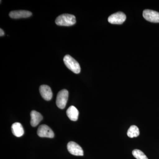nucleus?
<instances>
[{
	"label": "nucleus",
	"instance_id": "f257e3e1",
	"mask_svg": "<svg viewBox=\"0 0 159 159\" xmlns=\"http://www.w3.org/2000/svg\"><path fill=\"white\" fill-rule=\"evenodd\" d=\"M76 23V17L73 15L64 14L60 15L55 20V23L58 26H71Z\"/></svg>",
	"mask_w": 159,
	"mask_h": 159
},
{
	"label": "nucleus",
	"instance_id": "f03ea898",
	"mask_svg": "<svg viewBox=\"0 0 159 159\" xmlns=\"http://www.w3.org/2000/svg\"><path fill=\"white\" fill-rule=\"evenodd\" d=\"M63 61L66 66L75 74H78L80 72V67L76 60L70 55H66L63 58Z\"/></svg>",
	"mask_w": 159,
	"mask_h": 159
},
{
	"label": "nucleus",
	"instance_id": "7ed1b4c3",
	"mask_svg": "<svg viewBox=\"0 0 159 159\" xmlns=\"http://www.w3.org/2000/svg\"><path fill=\"white\" fill-rule=\"evenodd\" d=\"M69 92L66 89L61 90L57 95L56 104L58 108L63 109L66 107L68 99Z\"/></svg>",
	"mask_w": 159,
	"mask_h": 159
},
{
	"label": "nucleus",
	"instance_id": "20e7f679",
	"mask_svg": "<svg viewBox=\"0 0 159 159\" xmlns=\"http://www.w3.org/2000/svg\"><path fill=\"white\" fill-rule=\"evenodd\" d=\"M126 17L122 12H117L111 15L108 18L109 22L115 25H121L125 22Z\"/></svg>",
	"mask_w": 159,
	"mask_h": 159
},
{
	"label": "nucleus",
	"instance_id": "39448f33",
	"mask_svg": "<svg viewBox=\"0 0 159 159\" xmlns=\"http://www.w3.org/2000/svg\"><path fill=\"white\" fill-rule=\"evenodd\" d=\"M67 149L70 153L77 156H82L84 151L82 148L76 142H70L67 144Z\"/></svg>",
	"mask_w": 159,
	"mask_h": 159
},
{
	"label": "nucleus",
	"instance_id": "423d86ee",
	"mask_svg": "<svg viewBox=\"0 0 159 159\" xmlns=\"http://www.w3.org/2000/svg\"><path fill=\"white\" fill-rule=\"evenodd\" d=\"M37 134L41 138H53L54 136V132L48 125H42L39 126L37 130Z\"/></svg>",
	"mask_w": 159,
	"mask_h": 159
},
{
	"label": "nucleus",
	"instance_id": "0eeeda50",
	"mask_svg": "<svg viewBox=\"0 0 159 159\" xmlns=\"http://www.w3.org/2000/svg\"><path fill=\"white\" fill-rule=\"evenodd\" d=\"M143 16L145 20L152 23H159V12L149 9L143 11Z\"/></svg>",
	"mask_w": 159,
	"mask_h": 159
},
{
	"label": "nucleus",
	"instance_id": "6e6552de",
	"mask_svg": "<svg viewBox=\"0 0 159 159\" xmlns=\"http://www.w3.org/2000/svg\"><path fill=\"white\" fill-rule=\"evenodd\" d=\"M32 15V13L30 11L27 10H16L10 11L9 16L11 18L19 19L22 18L30 17Z\"/></svg>",
	"mask_w": 159,
	"mask_h": 159
},
{
	"label": "nucleus",
	"instance_id": "1a4fd4ad",
	"mask_svg": "<svg viewBox=\"0 0 159 159\" xmlns=\"http://www.w3.org/2000/svg\"><path fill=\"white\" fill-rule=\"evenodd\" d=\"M39 92L42 97L45 100L49 101L52 99L53 93H52L51 88L49 86L47 85L40 86L39 88Z\"/></svg>",
	"mask_w": 159,
	"mask_h": 159
},
{
	"label": "nucleus",
	"instance_id": "9d476101",
	"mask_svg": "<svg viewBox=\"0 0 159 159\" xmlns=\"http://www.w3.org/2000/svg\"><path fill=\"white\" fill-rule=\"evenodd\" d=\"M31 125L33 127L37 126L42 120L43 116L41 114L35 111H31Z\"/></svg>",
	"mask_w": 159,
	"mask_h": 159
},
{
	"label": "nucleus",
	"instance_id": "9b49d317",
	"mask_svg": "<svg viewBox=\"0 0 159 159\" xmlns=\"http://www.w3.org/2000/svg\"><path fill=\"white\" fill-rule=\"evenodd\" d=\"M11 131L14 135L20 137L24 134V130L22 125L19 122H15L11 125Z\"/></svg>",
	"mask_w": 159,
	"mask_h": 159
},
{
	"label": "nucleus",
	"instance_id": "f8f14e48",
	"mask_svg": "<svg viewBox=\"0 0 159 159\" xmlns=\"http://www.w3.org/2000/svg\"><path fill=\"white\" fill-rule=\"evenodd\" d=\"M66 114L69 119L73 121H77L79 116V111L74 106H71L66 111Z\"/></svg>",
	"mask_w": 159,
	"mask_h": 159
},
{
	"label": "nucleus",
	"instance_id": "ddd939ff",
	"mask_svg": "<svg viewBox=\"0 0 159 159\" xmlns=\"http://www.w3.org/2000/svg\"><path fill=\"white\" fill-rule=\"evenodd\" d=\"M140 132L139 129L136 125H131L127 131V136L129 138H133L139 136Z\"/></svg>",
	"mask_w": 159,
	"mask_h": 159
},
{
	"label": "nucleus",
	"instance_id": "4468645a",
	"mask_svg": "<svg viewBox=\"0 0 159 159\" xmlns=\"http://www.w3.org/2000/svg\"><path fill=\"white\" fill-rule=\"evenodd\" d=\"M132 154L137 159H148L144 152L139 149H134L133 151Z\"/></svg>",
	"mask_w": 159,
	"mask_h": 159
},
{
	"label": "nucleus",
	"instance_id": "2eb2a0df",
	"mask_svg": "<svg viewBox=\"0 0 159 159\" xmlns=\"http://www.w3.org/2000/svg\"><path fill=\"white\" fill-rule=\"evenodd\" d=\"M4 34H5V33H4V31H3L2 29H0V36H2L4 35Z\"/></svg>",
	"mask_w": 159,
	"mask_h": 159
}]
</instances>
